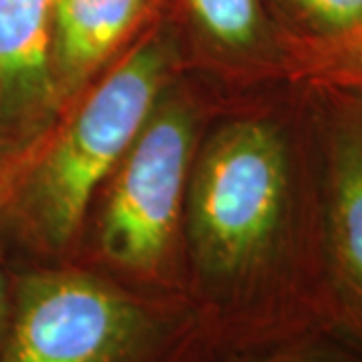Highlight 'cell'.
<instances>
[{"mask_svg": "<svg viewBox=\"0 0 362 362\" xmlns=\"http://www.w3.org/2000/svg\"><path fill=\"white\" fill-rule=\"evenodd\" d=\"M306 23L324 33L350 37L362 26V0H288Z\"/></svg>", "mask_w": 362, "mask_h": 362, "instance_id": "30bf717a", "label": "cell"}, {"mask_svg": "<svg viewBox=\"0 0 362 362\" xmlns=\"http://www.w3.org/2000/svg\"><path fill=\"white\" fill-rule=\"evenodd\" d=\"M14 308V282L8 280L6 270H4V259L0 252V352L4 349V342L11 330Z\"/></svg>", "mask_w": 362, "mask_h": 362, "instance_id": "8fae6325", "label": "cell"}, {"mask_svg": "<svg viewBox=\"0 0 362 362\" xmlns=\"http://www.w3.org/2000/svg\"><path fill=\"white\" fill-rule=\"evenodd\" d=\"M54 0H0V161L18 153L51 109Z\"/></svg>", "mask_w": 362, "mask_h": 362, "instance_id": "5b68a950", "label": "cell"}, {"mask_svg": "<svg viewBox=\"0 0 362 362\" xmlns=\"http://www.w3.org/2000/svg\"><path fill=\"white\" fill-rule=\"evenodd\" d=\"M187 6L197 25L226 47L242 49L258 39V0H187Z\"/></svg>", "mask_w": 362, "mask_h": 362, "instance_id": "ba28073f", "label": "cell"}, {"mask_svg": "<svg viewBox=\"0 0 362 362\" xmlns=\"http://www.w3.org/2000/svg\"><path fill=\"white\" fill-rule=\"evenodd\" d=\"M284 143L266 123L223 129L207 147L192 195L195 270L209 300L252 312L282 216Z\"/></svg>", "mask_w": 362, "mask_h": 362, "instance_id": "7a4b0ae2", "label": "cell"}, {"mask_svg": "<svg viewBox=\"0 0 362 362\" xmlns=\"http://www.w3.org/2000/svg\"><path fill=\"white\" fill-rule=\"evenodd\" d=\"M337 246L340 274L362 316V147L346 145L337 168Z\"/></svg>", "mask_w": 362, "mask_h": 362, "instance_id": "52a82bcc", "label": "cell"}, {"mask_svg": "<svg viewBox=\"0 0 362 362\" xmlns=\"http://www.w3.org/2000/svg\"><path fill=\"white\" fill-rule=\"evenodd\" d=\"M192 147L180 109L143 125L119 169L103 216L101 250L117 270L153 280L168 266Z\"/></svg>", "mask_w": 362, "mask_h": 362, "instance_id": "277c9868", "label": "cell"}, {"mask_svg": "<svg viewBox=\"0 0 362 362\" xmlns=\"http://www.w3.org/2000/svg\"><path fill=\"white\" fill-rule=\"evenodd\" d=\"M194 326L93 272L39 268L14 280L0 362H204Z\"/></svg>", "mask_w": 362, "mask_h": 362, "instance_id": "6da1fadb", "label": "cell"}, {"mask_svg": "<svg viewBox=\"0 0 362 362\" xmlns=\"http://www.w3.org/2000/svg\"><path fill=\"white\" fill-rule=\"evenodd\" d=\"M161 77V49L139 47L93 90L40 163L30 202L49 246L63 247L73 238L99 183L147 123Z\"/></svg>", "mask_w": 362, "mask_h": 362, "instance_id": "3957f363", "label": "cell"}, {"mask_svg": "<svg viewBox=\"0 0 362 362\" xmlns=\"http://www.w3.org/2000/svg\"><path fill=\"white\" fill-rule=\"evenodd\" d=\"M268 346L233 362H362L361 352L338 349L332 342L314 338H284L268 342Z\"/></svg>", "mask_w": 362, "mask_h": 362, "instance_id": "9c48e42d", "label": "cell"}, {"mask_svg": "<svg viewBox=\"0 0 362 362\" xmlns=\"http://www.w3.org/2000/svg\"><path fill=\"white\" fill-rule=\"evenodd\" d=\"M350 39H352V49H354V57H356V61H358V65L362 66V26L356 30V33H352L350 35Z\"/></svg>", "mask_w": 362, "mask_h": 362, "instance_id": "7c38bea8", "label": "cell"}, {"mask_svg": "<svg viewBox=\"0 0 362 362\" xmlns=\"http://www.w3.org/2000/svg\"><path fill=\"white\" fill-rule=\"evenodd\" d=\"M149 0H54L52 61L83 75L115 51L139 23Z\"/></svg>", "mask_w": 362, "mask_h": 362, "instance_id": "8992f818", "label": "cell"}]
</instances>
